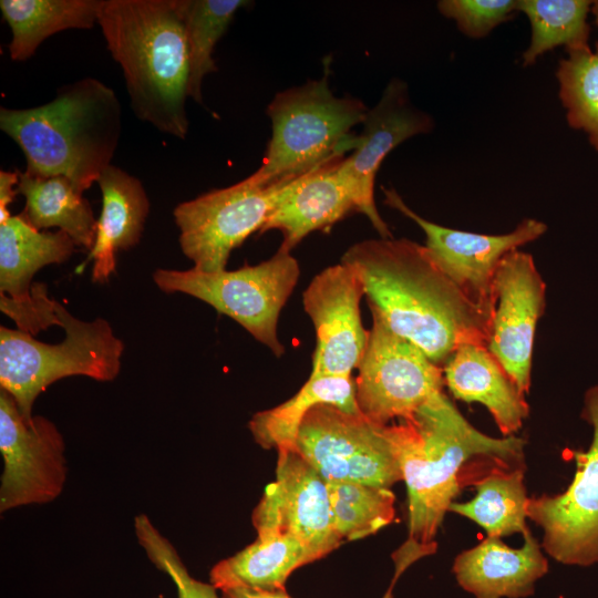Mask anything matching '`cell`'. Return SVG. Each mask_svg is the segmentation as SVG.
Wrapping results in <instances>:
<instances>
[{
	"label": "cell",
	"instance_id": "6da1fadb",
	"mask_svg": "<svg viewBox=\"0 0 598 598\" xmlns=\"http://www.w3.org/2000/svg\"><path fill=\"white\" fill-rule=\"evenodd\" d=\"M351 267L371 312L443 368L462 344H488L492 320L444 274L424 245L406 238L350 246Z\"/></svg>",
	"mask_w": 598,
	"mask_h": 598
},
{
	"label": "cell",
	"instance_id": "7a4b0ae2",
	"mask_svg": "<svg viewBox=\"0 0 598 598\" xmlns=\"http://www.w3.org/2000/svg\"><path fill=\"white\" fill-rule=\"evenodd\" d=\"M408 492L405 543L436 550L435 537L462 487V471L472 460L489 458L523 466L526 441L488 436L475 429L444 391L415 414L388 425Z\"/></svg>",
	"mask_w": 598,
	"mask_h": 598
},
{
	"label": "cell",
	"instance_id": "3957f363",
	"mask_svg": "<svg viewBox=\"0 0 598 598\" xmlns=\"http://www.w3.org/2000/svg\"><path fill=\"white\" fill-rule=\"evenodd\" d=\"M97 24L135 116L185 138L188 52L177 0H103Z\"/></svg>",
	"mask_w": 598,
	"mask_h": 598
},
{
	"label": "cell",
	"instance_id": "277c9868",
	"mask_svg": "<svg viewBox=\"0 0 598 598\" xmlns=\"http://www.w3.org/2000/svg\"><path fill=\"white\" fill-rule=\"evenodd\" d=\"M0 128L21 148L27 173L64 176L83 195L111 165L122 132L121 103L110 86L85 78L49 103L0 109Z\"/></svg>",
	"mask_w": 598,
	"mask_h": 598
},
{
	"label": "cell",
	"instance_id": "5b68a950",
	"mask_svg": "<svg viewBox=\"0 0 598 598\" xmlns=\"http://www.w3.org/2000/svg\"><path fill=\"white\" fill-rule=\"evenodd\" d=\"M328 66L321 79L277 93L267 106L271 137L260 166L249 175L254 182L296 178L357 147L352 128L362 124L369 109L358 99L332 93Z\"/></svg>",
	"mask_w": 598,
	"mask_h": 598
},
{
	"label": "cell",
	"instance_id": "8992f818",
	"mask_svg": "<svg viewBox=\"0 0 598 598\" xmlns=\"http://www.w3.org/2000/svg\"><path fill=\"white\" fill-rule=\"evenodd\" d=\"M55 312L65 331L64 340L58 344L0 327V385L12 395L25 419L33 416L34 400L53 382L71 375L112 381L121 371L124 344L106 320L82 321L59 301Z\"/></svg>",
	"mask_w": 598,
	"mask_h": 598
},
{
	"label": "cell",
	"instance_id": "52a82bcc",
	"mask_svg": "<svg viewBox=\"0 0 598 598\" xmlns=\"http://www.w3.org/2000/svg\"><path fill=\"white\" fill-rule=\"evenodd\" d=\"M299 276L298 260L279 247L271 258L254 266L213 272L156 269L153 280L164 292H182L208 303L280 358L285 347L278 339L277 324Z\"/></svg>",
	"mask_w": 598,
	"mask_h": 598
},
{
	"label": "cell",
	"instance_id": "ba28073f",
	"mask_svg": "<svg viewBox=\"0 0 598 598\" xmlns=\"http://www.w3.org/2000/svg\"><path fill=\"white\" fill-rule=\"evenodd\" d=\"M292 451L326 481L354 482L380 487L402 481L388 425L361 412L318 404L303 417Z\"/></svg>",
	"mask_w": 598,
	"mask_h": 598
},
{
	"label": "cell",
	"instance_id": "9c48e42d",
	"mask_svg": "<svg viewBox=\"0 0 598 598\" xmlns=\"http://www.w3.org/2000/svg\"><path fill=\"white\" fill-rule=\"evenodd\" d=\"M298 178V177H296ZM296 178L258 184L249 176L178 204L173 216L183 254L197 270H225L231 251L260 231Z\"/></svg>",
	"mask_w": 598,
	"mask_h": 598
},
{
	"label": "cell",
	"instance_id": "30bf717a",
	"mask_svg": "<svg viewBox=\"0 0 598 598\" xmlns=\"http://www.w3.org/2000/svg\"><path fill=\"white\" fill-rule=\"evenodd\" d=\"M371 313L372 328L354 380L355 402L367 419L389 425L394 419H411L443 391V369Z\"/></svg>",
	"mask_w": 598,
	"mask_h": 598
},
{
	"label": "cell",
	"instance_id": "8fae6325",
	"mask_svg": "<svg viewBox=\"0 0 598 598\" xmlns=\"http://www.w3.org/2000/svg\"><path fill=\"white\" fill-rule=\"evenodd\" d=\"M581 417L592 427L586 452H574L576 473L565 492L528 498L527 516L543 530L542 547L568 566L598 564V385L584 396Z\"/></svg>",
	"mask_w": 598,
	"mask_h": 598
},
{
	"label": "cell",
	"instance_id": "7c38bea8",
	"mask_svg": "<svg viewBox=\"0 0 598 598\" xmlns=\"http://www.w3.org/2000/svg\"><path fill=\"white\" fill-rule=\"evenodd\" d=\"M64 441L44 416L25 419L10 393L0 389V452L3 472L0 511L55 499L66 480Z\"/></svg>",
	"mask_w": 598,
	"mask_h": 598
},
{
	"label": "cell",
	"instance_id": "4fadbf2b",
	"mask_svg": "<svg viewBox=\"0 0 598 598\" xmlns=\"http://www.w3.org/2000/svg\"><path fill=\"white\" fill-rule=\"evenodd\" d=\"M384 204L415 221L424 231L425 247L433 260L460 290L491 320L495 300L496 269L508 252L543 236L547 225L526 218L503 235H486L447 228L413 212L391 188H383Z\"/></svg>",
	"mask_w": 598,
	"mask_h": 598
},
{
	"label": "cell",
	"instance_id": "5bb4252c",
	"mask_svg": "<svg viewBox=\"0 0 598 598\" xmlns=\"http://www.w3.org/2000/svg\"><path fill=\"white\" fill-rule=\"evenodd\" d=\"M275 481L252 512L257 537L298 540L320 559L342 542L336 533L326 480L299 454L277 451Z\"/></svg>",
	"mask_w": 598,
	"mask_h": 598
},
{
	"label": "cell",
	"instance_id": "9a60e30c",
	"mask_svg": "<svg viewBox=\"0 0 598 598\" xmlns=\"http://www.w3.org/2000/svg\"><path fill=\"white\" fill-rule=\"evenodd\" d=\"M495 300L487 349L526 394L537 323L546 306V283L532 255L513 250L501 260L493 281Z\"/></svg>",
	"mask_w": 598,
	"mask_h": 598
},
{
	"label": "cell",
	"instance_id": "2e32d148",
	"mask_svg": "<svg viewBox=\"0 0 598 598\" xmlns=\"http://www.w3.org/2000/svg\"><path fill=\"white\" fill-rule=\"evenodd\" d=\"M364 296L355 271L343 262L317 274L302 295L316 332L313 377H352L364 354L369 332L361 320Z\"/></svg>",
	"mask_w": 598,
	"mask_h": 598
},
{
	"label": "cell",
	"instance_id": "e0dca14e",
	"mask_svg": "<svg viewBox=\"0 0 598 598\" xmlns=\"http://www.w3.org/2000/svg\"><path fill=\"white\" fill-rule=\"evenodd\" d=\"M362 125L357 147L343 158V166L361 196L364 215L373 228L381 238H392L374 203L377 173L392 150L415 135L431 132L434 122L430 114L413 105L406 83L394 78L379 102L368 110Z\"/></svg>",
	"mask_w": 598,
	"mask_h": 598
},
{
	"label": "cell",
	"instance_id": "ac0fdd59",
	"mask_svg": "<svg viewBox=\"0 0 598 598\" xmlns=\"http://www.w3.org/2000/svg\"><path fill=\"white\" fill-rule=\"evenodd\" d=\"M344 157L296 178L259 234L279 230L280 248L291 251L309 234L328 231L350 214L364 215L361 196L343 166Z\"/></svg>",
	"mask_w": 598,
	"mask_h": 598
},
{
	"label": "cell",
	"instance_id": "d6986e66",
	"mask_svg": "<svg viewBox=\"0 0 598 598\" xmlns=\"http://www.w3.org/2000/svg\"><path fill=\"white\" fill-rule=\"evenodd\" d=\"M519 548L507 546L499 537L486 536L460 553L452 571L457 584L475 598H525L548 571L542 544L530 530L523 535Z\"/></svg>",
	"mask_w": 598,
	"mask_h": 598
},
{
	"label": "cell",
	"instance_id": "ffe728a7",
	"mask_svg": "<svg viewBox=\"0 0 598 598\" xmlns=\"http://www.w3.org/2000/svg\"><path fill=\"white\" fill-rule=\"evenodd\" d=\"M444 384L461 401L483 404L503 436L515 435L528 417L525 394L486 346L462 344L443 365Z\"/></svg>",
	"mask_w": 598,
	"mask_h": 598
},
{
	"label": "cell",
	"instance_id": "44dd1931",
	"mask_svg": "<svg viewBox=\"0 0 598 598\" xmlns=\"http://www.w3.org/2000/svg\"><path fill=\"white\" fill-rule=\"evenodd\" d=\"M96 183L102 193V210L89 258L93 259L92 280L103 283L115 271V254L140 243L150 200L138 178L112 164Z\"/></svg>",
	"mask_w": 598,
	"mask_h": 598
},
{
	"label": "cell",
	"instance_id": "7402d4cb",
	"mask_svg": "<svg viewBox=\"0 0 598 598\" xmlns=\"http://www.w3.org/2000/svg\"><path fill=\"white\" fill-rule=\"evenodd\" d=\"M75 243L64 231H41L23 214L0 224V293L12 299L31 295V280L44 266L62 264Z\"/></svg>",
	"mask_w": 598,
	"mask_h": 598
},
{
	"label": "cell",
	"instance_id": "603a6c76",
	"mask_svg": "<svg viewBox=\"0 0 598 598\" xmlns=\"http://www.w3.org/2000/svg\"><path fill=\"white\" fill-rule=\"evenodd\" d=\"M17 193L25 198L22 212L37 229L58 227L78 246L92 249L97 219L91 205L64 176H38L19 172Z\"/></svg>",
	"mask_w": 598,
	"mask_h": 598
},
{
	"label": "cell",
	"instance_id": "cb8c5ba5",
	"mask_svg": "<svg viewBox=\"0 0 598 598\" xmlns=\"http://www.w3.org/2000/svg\"><path fill=\"white\" fill-rule=\"evenodd\" d=\"M103 0H1L11 29L10 58L25 61L52 34L68 29H91L99 21Z\"/></svg>",
	"mask_w": 598,
	"mask_h": 598
},
{
	"label": "cell",
	"instance_id": "d4e9b609",
	"mask_svg": "<svg viewBox=\"0 0 598 598\" xmlns=\"http://www.w3.org/2000/svg\"><path fill=\"white\" fill-rule=\"evenodd\" d=\"M318 404H332L349 412H360L353 378L309 375L292 398L254 414L248 427L261 447L292 451L303 417Z\"/></svg>",
	"mask_w": 598,
	"mask_h": 598
},
{
	"label": "cell",
	"instance_id": "484cf974",
	"mask_svg": "<svg viewBox=\"0 0 598 598\" xmlns=\"http://www.w3.org/2000/svg\"><path fill=\"white\" fill-rule=\"evenodd\" d=\"M315 561L296 539L285 536L257 537L231 557L210 570V584L223 590L230 587L283 589L290 574Z\"/></svg>",
	"mask_w": 598,
	"mask_h": 598
},
{
	"label": "cell",
	"instance_id": "4316f807",
	"mask_svg": "<svg viewBox=\"0 0 598 598\" xmlns=\"http://www.w3.org/2000/svg\"><path fill=\"white\" fill-rule=\"evenodd\" d=\"M524 466L497 465L474 482L475 496L467 502H453L448 512L463 516L488 537L524 535L527 526V503Z\"/></svg>",
	"mask_w": 598,
	"mask_h": 598
},
{
	"label": "cell",
	"instance_id": "83f0119b",
	"mask_svg": "<svg viewBox=\"0 0 598 598\" xmlns=\"http://www.w3.org/2000/svg\"><path fill=\"white\" fill-rule=\"evenodd\" d=\"M244 0H177L187 52V95L203 104L204 78L217 71L213 59L215 45L226 32L236 11L246 6Z\"/></svg>",
	"mask_w": 598,
	"mask_h": 598
},
{
	"label": "cell",
	"instance_id": "f1b7e54d",
	"mask_svg": "<svg viewBox=\"0 0 598 598\" xmlns=\"http://www.w3.org/2000/svg\"><path fill=\"white\" fill-rule=\"evenodd\" d=\"M591 4L587 0H518L517 11L525 13L532 29L523 66L558 45H565L567 52L589 47L587 16Z\"/></svg>",
	"mask_w": 598,
	"mask_h": 598
},
{
	"label": "cell",
	"instance_id": "f546056e",
	"mask_svg": "<svg viewBox=\"0 0 598 598\" xmlns=\"http://www.w3.org/2000/svg\"><path fill=\"white\" fill-rule=\"evenodd\" d=\"M326 482L334 529L341 542L364 538L394 520L395 496L391 488Z\"/></svg>",
	"mask_w": 598,
	"mask_h": 598
},
{
	"label": "cell",
	"instance_id": "4dcf8cb0",
	"mask_svg": "<svg viewBox=\"0 0 598 598\" xmlns=\"http://www.w3.org/2000/svg\"><path fill=\"white\" fill-rule=\"evenodd\" d=\"M556 78L568 124L585 131L598 151V42L595 50L587 47L568 52Z\"/></svg>",
	"mask_w": 598,
	"mask_h": 598
},
{
	"label": "cell",
	"instance_id": "1f68e13d",
	"mask_svg": "<svg viewBox=\"0 0 598 598\" xmlns=\"http://www.w3.org/2000/svg\"><path fill=\"white\" fill-rule=\"evenodd\" d=\"M134 527L137 540L148 559L174 581L178 598H221L213 584L199 581L189 575L174 546L146 515H138Z\"/></svg>",
	"mask_w": 598,
	"mask_h": 598
},
{
	"label": "cell",
	"instance_id": "d6a6232c",
	"mask_svg": "<svg viewBox=\"0 0 598 598\" xmlns=\"http://www.w3.org/2000/svg\"><path fill=\"white\" fill-rule=\"evenodd\" d=\"M440 13L455 21L465 35L480 39L494 28L511 20L517 12L515 0H442Z\"/></svg>",
	"mask_w": 598,
	"mask_h": 598
},
{
	"label": "cell",
	"instance_id": "836d02e7",
	"mask_svg": "<svg viewBox=\"0 0 598 598\" xmlns=\"http://www.w3.org/2000/svg\"><path fill=\"white\" fill-rule=\"evenodd\" d=\"M55 302L49 298L45 285L39 282L31 286L29 298L12 299L0 293L1 311L16 322L19 330L31 336L51 326H60Z\"/></svg>",
	"mask_w": 598,
	"mask_h": 598
},
{
	"label": "cell",
	"instance_id": "e575fe53",
	"mask_svg": "<svg viewBox=\"0 0 598 598\" xmlns=\"http://www.w3.org/2000/svg\"><path fill=\"white\" fill-rule=\"evenodd\" d=\"M19 171H0V224L6 223L10 217L9 205L18 195Z\"/></svg>",
	"mask_w": 598,
	"mask_h": 598
},
{
	"label": "cell",
	"instance_id": "d590c367",
	"mask_svg": "<svg viewBox=\"0 0 598 598\" xmlns=\"http://www.w3.org/2000/svg\"><path fill=\"white\" fill-rule=\"evenodd\" d=\"M221 591V598H291L283 589H255L247 587H230Z\"/></svg>",
	"mask_w": 598,
	"mask_h": 598
},
{
	"label": "cell",
	"instance_id": "8d00e7d4",
	"mask_svg": "<svg viewBox=\"0 0 598 598\" xmlns=\"http://www.w3.org/2000/svg\"><path fill=\"white\" fill-rule=\"evenodd\" d=\"M591 11H592V13L595 16V21H596V23L598 25V1L592 2Z\"/></svg>",
	"mask_w": 598,
	"mask_h": 598
},
{
	"label": "cell",
	"instance_id": "74e56055",
	"mask_svg": "<svg viewBox=\"0 0 598 598\" xmlns=\"http://www.w3.org/2000/svg\"><path fill=\"white\" fill-rule=\"evenodd\" d=\"M395 581H396L395 579L392 580L391 586L388 589V591L384 594L383 598H392V588H393Z\"/></svg>",
	"mask_w": 598,
	"mask_h": 598
}]
</instances>
